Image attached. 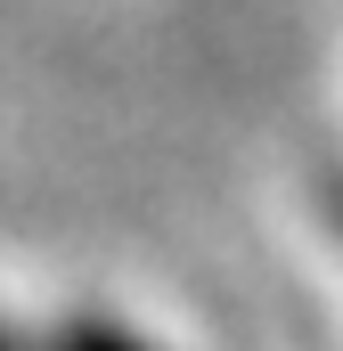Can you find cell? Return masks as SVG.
<instances>
[{"mask_svg":"<svg viewBox=\"0 0 343 351\" xmlns=\"http://www.w3.org/2000/svg\"><path fill=\"white\" fill-rule=\"evenodd\" d=\"M49 351H139V343H131L123 327H98V319H82V327H66Z\"/></svg>","mask_w":343,"mask_h":351,"instance_id":"6da1fadb","label":"cell"},{"mask_svg":"<svg viewBox=\"0 0 343 351\" xmlns=\"http://www.w3.org/2000/svg\"><path fill=\"white\" fill-rule=\"evenodd\" d=\"M0 351H16V335H8V327H0Z\"/></svg>","mask_w":343,"mask_h":351,"instance_id":"7a4b0ae2","label":"cell"}]
</instances>
